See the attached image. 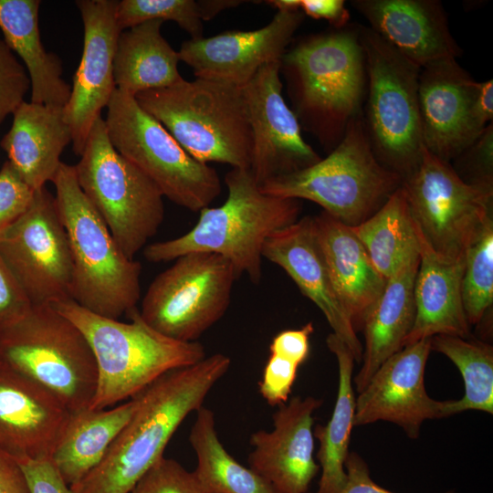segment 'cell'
<instances>
[{
  "mask_svg": "<svg viewBox=\"0 0 493 493\" xmlns=\"http://www.w3.org/2000/svg\"><path fill=\"white\" fill-rule=\"evenodd\" d=\"M351 5L372 30L421 68L462 55L440 1L353 0Z\"/></svg>",
  "mask_w": 493,
  "mask_h": 493,
  "instance_id": "cell-23",
  "label": "cell"
},
{
  "mask_svg": "<svg viewBox=\"0 0 493 493\" xmlns=\"http://www.w3.org/2000/svg\"><path fill=\"white\" fill-rule=\"evenodd\" d=\"M477 83L456 58L421 68L418 104L423 143L444 161H453L482 132L471 111Z\"/></svg>",
  "mask_w": 493,
  "mask_h": 493,
  "instance_id": "cell-20",
  "label": "cell"
},
{
  "mask_svg": "<svg viewBox=\"0 0 493 493\" xmlns=\"http://www.w3.org/2000/svg\"><path fill=\"white\" fill-rule=\"evenodd\" d=\"M419 263V254L411 257L387 279L383 291L364 319L362 365L354 378L358 393L381 365L404 347L414 326V288Z\"/></svg>",
  "mask_w": 493,
  "mask_h": 493,
  "instance_id": "cell-27",
  "label": "cell"
},
{
  "mask_svg": "<svg viewBox=\"0 0 493 493\" xmlns=\"http://www.w3.org/2000/svg\"><path fill=\"white\" fill-rule=\"evenodd\" d=\"M0 256L31 306L72 299L69 244L46 186L35 191L26 212L0 237Z\"/></svg>",
  "mask_w": 493,
  "mask_h": 493,
  "instance_id": "cell-14",
  "label": "cell"
},
{
  "mask_svg": "<svg viewBox=\"0 0 493 493\" xmlns=\"http://www.w3.org/2000/svg\"><path fill=\"white\" fill-rule=\"evenodd\" d=\"M263 258L279 266L304 296L323 313L328 323L361 362L362 344L333 288L319 245L313 217L307 215L271 234L266 240Z\"/></svg>",
  "mask_w": 493,
  "mask_h": 493,
  "instance_id": "cell-22",
  "label": "cell"
},
{
  "mask_svg": "<svg viewBox=\"0 0 493 493\" xmlns=\"http://www.w3.org/2000/svg\"><path fill=\"white\" fill-rule=\"evenodd\" d=\"M328 349L338 363V392L334 408L325 425L313 428L319 441L317 459L321 470L316 493H338L345 485V460L354 426L355 395L352 386L354 358L349 347L333 332L326 339Z\"/></svg>",
  "mask_w": 493,
  "mask_h": 493,
  "instance_id": "cell-31",
  "label": "cell"
},
{
  "mask_svg": "<svg viewBox=\"0 0 493 493\" xmlns=\"http://www.w3.org/2000/svg\"><path fill=\"white\" fill-rule=\"evenodd\" d=\"M136 396L113 408L73 412L52 453L51 461L72 487L103 459L110 445L133 415Z\"/></svg>",
  "mask_w": 493,
  "mask_h": 493,
  "instance_id": "cell-29",
  "label": "cell"
},
{
  "mask_svg": "<svg viewBox=\"0 0 493 493\" xmlns=\"http://www.w3.org/2000/svg\"><path fill=\"white\" fill-rule=\"evenodd\" d=\"M31 304L0 256V332L21 319Z\"/></svg>",
  "mask_w": 493,
  "mask_h": 493,
  "instance_id": "cell-42",
  "label": "cell"
},
{
  "mask_svg": "<svg viewBox=\"0 0 493 493\" xmlns=\"http://www.w3.org/2000/svg\"><path fill=\"white\" fill-rule=\"evenodd\" d=\"M70 414L49 392L0 366V450L17 463L51 459Z\"/></svg>",
  "mask_w": 493,
  "mask_h": 493,
  "instance_id": "cell-21",
  "label": "cell"
},
{
  "mask_svg": "<svg viewBox=\"0 0 493 493\" xmlns=\"http://www.w3.org/2000/svg\"><path fill=\"white\" fill-rule=\"evenodd\" d=\"M351 228L386 280L419 254V238L402 185L374 214Z\"/></svg>",
  "mask_w": 493,
  "mask_h": 493,
  "instance_id": "cell-33",
  "label": "cell"
},
{
  "mask_svg": "<svg viewBox=\"0 0 493 493\" xmlns=\"http://www.w3.org/2000/svg\"><path fill=\"white\" fill-rule=\"evenodd\" d=\"M72 142L64 108L22 101L13 112V122L0 145L8 162L35 191L52 182L60 155Z\"/></svg>",
  "mask_w": 493,
  "mask_h": 493,
  "instance_id": "cell-26",
  "label": "cell"
},
{
  "mask_svg": "<svg viewBox=\"0 0 493 493\" xmlns=\"http://www.w3.org/2000/svg\"><path fill=\"white\" fill-rule=\"evenodd\" d=\"M52 183L71 252L72 300L95 314L119 320L136 308L142 266L120 248L82 192L74 165L62 162Z\"/></svg>",
  "mask_w": 493,
  "mask_h": 493,
  "instance_id": "cell-5",
  "label": "cell"
},
{
  "mask_svg": "<svg viewBox=\"0 0 493 493\" xmlns=\"http://www.w3.org/2000/svg\"><path fill=\"white\" fill-rule=\"evenodd\" d=\"M462 300L469 325L482 322L493 303V223L466 250Z\"/></svg>",
  "mask_w": 493,
  "mask_h": 493,
  "instance_id": "cell-35",
  "label": "cell"
},
{
  "mask_svg": "<svg viewBox=\"0 0 493 493\" xmlns=\"http://www.w3.org/2000/svg\"><path fill=\"white\" fill-rule=\"evenodd\" d=\"M265 3L276 8L277 11L300 10V0H268Z\"/></svg>",
  "mask_w": 493,
  "mask_h": 493,
  "instance_id": "cell-49",
  "label": "cell"
},
{
  "mask_svg": "<svg viewBox=\"0 0 493 493\" xmlns=\"http://www.w3.org/2000/svg\"><path fill=\"white\" fill-rule=\"evenodd\" d=\"M104 121L112 146L141 169L163 197L196 212L220 194L216 170L193 158L135 97L116 89Z\"/></svg>",
  "mask_w": 493,
  "mask_h": 493,
  "instance_id": "cell-11",
  "label": "cell"
},
{
  "mask_svg": "<svg viewBox=\"0 0 493 493\" xmlns=\"http://www.w3.org/2000/svg\"><path fill=\"white\" fill-rule=\"evenodd\" d=\"M195 160L249 169L252 133L240 88L216 80L183 79L135 96Z\"/></svg>",
  "mask_w": 493,
  "mask_h": 493,
  "instance_id": "cell-6",
  "label": "cell"
},
{
  "mask_svg": "<svg viewBox=\"0 0 493 493\" xmlns=\"http://www.w3.org/2000/svg\"><path fill=\"white\" fill-rule=\"evenodd\" d=\"M415 229L420 244L414 288L415 318L404 347L436 335L468 338L470 325L462 300L465 260L440 257L425 243L416 226Z\"/></svg>",
  "mask_w": 493,
  "mask_h": 493,
  "instance_id": "cell-25",
  "label": "cell"
},
{
  "mask_svg": "<svg viewBox=\"0 0 493 493\" xmlns=\"http://www.w3.org/2000/svg\"><path fill=\"white\" fill-rule=\"evenodd\" d=\"M430 339L404 346L386 360L355 399L354 425L377 421L400 426L419 437L423 423L444 418L445 401L431 398L425 385Z\"/></svg>",
  "mask_w": 493,
  "mask_h": 493,
  "instance_id": "cell-16",
  "label": "cell"
},
{
  "mask_svg": "<svg viewBox=\"0 0 493 493\" xmlns=\"http://www.w3.org/2000/svg\"><path fill=\"white\" fill-rule=\"evenodd\" d=\"M38 0H0V28L7 47L22 58L28 72L31 102L64 108L71 87L62 78L60 58L47 52L38 28Z\"/></svg>",
  "mask_w": 493,
  "mask_h": 493,
  "instance_id": "cell-28",
  "label": "cell"
},
{
  "mask_svg": "<svg viewBox=\"0 0 493 493\" xmlns=\"http://www.w3.org/2000/svg\"><path fill=\"white\" fill-rule=\"evenodd\" d=\"M313 331L312 322H308L300 329L280 331L269 345L270 354L286 358L300 366L308 359L309 337Z\"/></svg>",
  "mask_w": 493,
  "mask_h": 493,
  "instance_id": "cell-44",
  "label": "cell"
},
{
  "mask_svg": "<svg viewBox=\"0 0 493 493\" xmlns=\"http://www.w3.org/2000/svg\"><path fill=\"white\" fill-rule=\"evenodd\" d=\"M29 77L5 41L0 39V125L24 101Z\"/></svg>",
  "mask_w": 493,
  "mask_h": 493,
  "instance_id": "cell-40",
  "label": "cell"
},
{
  "mask_svg": "<svg viewBox=\"0 0 493 493\" xmlns=\"http://www.w3.org/2000/svg\"><path fill=\"white\" fill-rule=\"evenodd\" d=\"M228 194L225 203L200 211L195 226L178 237L143 248L149 262H168L192 252L222 256L238 278L252 283L262 278L263 246L274 232L299 220L300 200L263 193L249 169L232 168L225 176Z\"/></svg>",
  "mask_w": 493,
  "mask_h": 493,
  "instance_id": "cell-3",
  "label": "cell"
},
{
  "mask_svg": "<svg viewBox=\"0 0 493 493\" xmlns=\"http://www.w3.org/2000/svg\"><path fill=\"white\" fill-rule=\"evenodd\" d=\"M472 118L477 127L483 131L493 120V80L477 82L474 93Z\"/></svg>",
  "mask_w": 493,
  "mask_h": 493,
  "instance_id": "cell-47",
  "label": "cell"
},
{
  "mask_svg": "<svg viewBox=\"0 0 493 493\" xmlns=\"http://www.w3.org/2000/svg\"><path fill=\"white\" fill-rule=\"evenodd\" d=\"M280 61L263 66L240 88L252 133L249 170L258 185L321 159L303 139L299 122L282 95Z\"/></svg>",
  "mask_w": 493,
  "mask_h": 493,
  "instance_id": "cell-15",
  "label": "cell"
},
{
  "mask_svg": "<svg viewBox=\"0 0 493 493\" xmlns=\"http://www.w3.org/2000/svg\"><path fill=\"white\" fill-rule=\"evenodd\" d=\"M300 10L314 19L328 21L334 29L347 26L351 19L342 0H300Z\"/></svg>",
  "mask_w": 493,
  "mask_h": 493,
  "instance_id": "cell-46",
  "label": "cell"
},
{
  "mask_svg": "<svg viewBox=\"0 0 493 493\" xmlns=\"http://www.w3.org/2000/svg\"><path fill=\"white\" fill-rule=\"evenodd\" d=\"M292 111L329 153L362 112L367 77L356 25L305 37L280 61Z\"/></svg>",
  "mask_w": 493,
  "mask_h": 493,
  "instance_id": "cell-2",
  "label": "cell"
},
{
  "mask_svg": "<svg viewBox=\"0 0 493 493\" xmlns=\"http://www.w3.org/2000/svg\"><path fill=\"white\" fill-rule=\"evenodd\" d=\"M163 23L149 20L120 34L113 60L116 89L135 97L184 79L178 70V51L162 36Z\"/></svg>",
  "mask_w": 493,
  "mask_h": 493,
  "instance_id": "cell-30",
  "label": "cell"
},
{
  "mask_svg": "<svg viewBox=\"0 0 493 493\" xmlns=\"http://www.w3.org/2000/svg\"><path fill=\"white\" fill-rule=\"evenodd\" d=\"M431 350L444 354L459 370L465 386L459 400L445 401V417L465 411L493 414V347L487 342L450 335L430 338Z\"/></svg>",
  "mask_w": 493,
  "mask_h": 493,
  "instance_id": "cell-34",
  "label": "cell"
},
{
  "mask_svg": "<svg viewBox=\"0 0 493 493\" xmlns=\"http://www.w3.org/2000/svg\"><path fill=\"white\" fill-rule=\"evenodd\" d=\"M356 28L367 77L364 129L377 159L403 180L416 167L425 147L418 104L421 68L369 26Z\"/></svg>",
  "mask_w": 493,
  "mask_h": 493,
  "instance_id": "cell-9",
  "label": "cell"
},
{
  "mask_svg": "<svg viewBox=\"0 0 493 493\" xmlns=\"http://www.w3.org/2000/svg\"><path fill=\"white\" fill-rule=\"evenodd\" d=\"M402 187L422 237L447 260L464 258L466 250L493 223V188L467 184L449 162L425 147Z\"/></svg>",
  "mask_w": 493,
  "mask_h": 493,
  "instance_id": "cell-12",
  "label": "cell"
},
{
  "mask_svg": "<svg viewBox=\"0 0 493 493\" xmlns=\"http://www.w3.org/2000/svg\"><path fill=\"white\" fill-rule=\"evenodd\" d=\"M30 493H72L50 458L18 463Z\"/></svg>",
  "mask_w": 493,
  "mask_h": 493,
  "instance_id": "cell-43",
  "label": "cell"
},
{
  "mask_svg": "<svg viewBox=\"0 0 493 493\" xmlns=\"http://www.w3.org/2000/svg\"><path fill=\"white\" fill-rule=\"evenodd\" d=\"M314 231L335 292L357 332L386 285L351 226L322 211Z\"/></svg>",
  "mask_w": 493,
  "mask_h": 493,
  "instance_id": "cell-24",
  "label": "cell"
},
{
  "mask_svg": "<svg viewBox=\"0 0 493 493\" xmlns=\"http://www.w3.org/2000/svg\"><path fill=\"white\" fill-rule=\"evenodd\" d=\"M322 399L294 396L273 414V428L250 436L248 465L278 493H308L320 466L314 458V413Z\"/></svg>",
  "mask_w": 493,
  "mask_h": 493,
  "instance_id": "cell-19",
  "label": "cell"
},
{
  "mask_svg": "<svg viewBox=\"0 0 493 493\" xmlns=\"http://www.w3.org/2000/svg\"><path fill=\"white\" fill-rule=\"evenodd\" d=\"M52 306L81 330L93 351L98 380L91 409L131 399L166 372L206 356L198 341H176L150 327L137 307L126 314L130 321L123 322L95 314L72 299Z\"/></svg>",
  "mask_w": 493,
  "mask_h": 493,
  "instance_id": "cell-4",
  "label": "cell"
},
{
  "mask_svg": "<svg viewBox=\"0 0 493 493\" xmlns=\"http://www.w3.org/2000/svg\"><path fill=\"white\" fill-rule=\"evenodd\" d=\"M79 157L74 168L82 192L125 256L134 259L163 221L162 192L112 146L101 116Z\"/></svg>",
  "mask_w": 493,
  "mask_h": 493,
  "instance_id": "cell-10",
  "label": "cell"
},
{
  "mask_svg": "<svg viewBox=\"0 0 493 493\" xmlns=\"http://www.w3.org/2000/svg\"><path fill=\"white\" fill-rule=\"evenodd\" d=\"M304 16L301 10L277 11L256 30L186 40L178 51L180 61L193 68L195 78L242 88L263 66L281 60Z\"/></svg>",
  "mask_w": 493,
  "mask_h": 493,
  "instance_id": "cell-18",
  "label": "cell"
},
{
  "mask_svg": "<svg viewBox=\"0 0 493 493\" xmlns=\"http://www.w3.org/2000/svg\"><path fill=\"white\" fill-rule=\"evenodd\" d=\"M116 0H79L83 28V50L73 76L64 117L72 136V147L79 156L89 131L107 108L116 89L113 60L121 29L116 21Z\"/></svg>",
  "mask_w": 493,
  "mask_h": 493,
  "instance_id": "cell-17",
  "label": "cell"
},
{
  "mask_svg": "<svg viewBox=\"0 0 493 493\" xmlns=\"http://www.w3.org/2000/svg\"><path fill=\"white\" fill-rule=\"evenodd\" d=\"M450 163L458 176L467 184L493 188L492 122Z\"/></svg>",
  "mask_w": 493,
  "mask_h": 493,
  "instance_id": "cell-37",
  "label": "cell"
},
{
  "mask_svg": "<svg viewBox=\"0 0 493 493\" xmlns=\"http://www.w3.org/2000/svg\"><path fill=\"white\" fill-rule=\"evenodd\" d=\"M189 442L197 465L193 471L204 493H278L263 477L240 464L221 443L213 411H196Z\"/></svg>",
  "mask_w": 493,
  "mask_h": 493,
  "instance_id": "cell-32",
  "label": "cell"
},
{
  "mask_svg": "<svg viewBox=\"0 0 493 493\" xmlns=\"http://www.w3.org/2000/svg\"><path fill=\"white\" fill-rule=\"evenodd\" d=\"M149 20L173 21L190 39L204 37L202 0L118 1L116 21L121 32Z\"/></svg>",
  "mask_w": 493,
  "mask_h": 493,
  "instance_id": "cell-36",
  "label": "cell"
},
{
  "mask_svg": "<svg viewBox=\"0 0 493 493\" xmlns=\"http://www.w3.org/2000/svg\"><path fill=\"white\" fill-rule=\"evenodd\" d=\"M399 174L375 156L362 112L349 123L341 141L318 163L259 185L267 194L309 200L349 226L374 214L402 185Z\"/></svg>",
  "mask_w": 493,
  "mask_h": 493,
  "instance_id": "cell-7",
  "label": "cell"
},
{
  "mask_svg": "<svg viewBox=\"0 0 493 493\" xmlns=\"http://www.w3.org/2000/svg\"><path fill=\"white\" fill-rule=\"evenodd\" d=\"M129 493H204L193 471L163 456Z\"/></svg>",
  "mask_w": 493,
  "mask_h": 493,
  "instance_id": "cell-38",
  "label": "cell"
},
{
  "mask_svg": "<svg viewBox=\"0 0 493 493\" xmlns=\"http://www.w3.org/2000/svg\"><path fill=\"white\" fill-rule=\"evenodd\" d=\"M344 467L347 479L344 487L338 493H395L375 483L370 476L367 463L358 453L354 451L349 453Z\"/></svg>",
  "mask_w": 493,
  "mask_h": 493,
  "instance_id": "cell-45",
  "label": "cell"
},
{
  "mask_svg": "<svg viewBox=\"0 0 493 493\" xmlns=\"http://www.w3.org/2000/svg\"><path fill=\"white\" fill-rule=\"evenodd\" d=\"M173 261L152 281L139 311L161 334L197 341L226 312L239 278L232 264L215 253L192 252Z\"/></svg>",
  "mask_w": 493,
  "mask_h": 493,
  "instance_id": "cell-13",
  "label": "cell"
},
{
  "mask_svg": "<svg viewBox=\"0 0 493 493\" xmlns=\"http://www.w3.org/2000/svg\"><path fill=\"white\" fill-rule=\"evenodd\" d=\"M34 194L14 166L5 162L0 169V237L26 212Z\"/></svg>",
  "mask_w": 493,
  "mask_h": 493,
  "instance_id": "cell-39",
  "label": "cell"
},
{
  "mask_svg": "<svg viewBox=\"0 0 493 493\" xmlns=\"http://www.w3.org/2000/svg\"><path fill=\"white\" fill-rule=\"evenodd\" d=\"M0 493H30L20 465L1 450Z\"/></svg>",
  "mask_w": 493,
  "mask_h": 493,
  "instance_id": "cell-48",
  "label": "cell"
},
{
  "mask_svg": "<svg viewBox=\"0 0 493 493\" xmlns=\"http://www.w3.org/2000/svg\"><path fill=\"white\" fill-rule=\"evenodd\" d=\"M223 353L170 371L138 393L136 410L110 445L102 461L72 493H129L163 456L170 439L211 389L227 372Z\"/></svg>",
  "mask_w": 493,
  "mask_h": 493,
  "instance_id": "cell-1",
  "label": "cell"
},
{
  "mask_svg": "<svg viewBox=\"0 0 493 493\" xmlns=\"http://www.w3.org/2000/svg\"><path fill=\"white\" fill-rule=\"evenodd\" d=\"M0 366L44 388L71 413L89 408L95 395L93 351L52 305L31 306L0 332Z\"/></svg>",
  "mask_w": 493,
  "mask_h": 493,
  "instance_id": "cell-8",
  "label": "cell"
},
{
  "mask_svg": "<svg viewBox=\"0 0 493 493\" xmlns=\"http://www.w3.org/2000/svg\"><path fill=\"white\" fill-rule=\"evenodd\" d=\"M299 365L270 354L259 383V393L263 399L272 406L287 403L292 392Z\"/></svg>",
  "mask_w": 493,
  "mask_h": 493,
  "instance_id": "cell-41",
  "label": "cell"
}]
</instances>
